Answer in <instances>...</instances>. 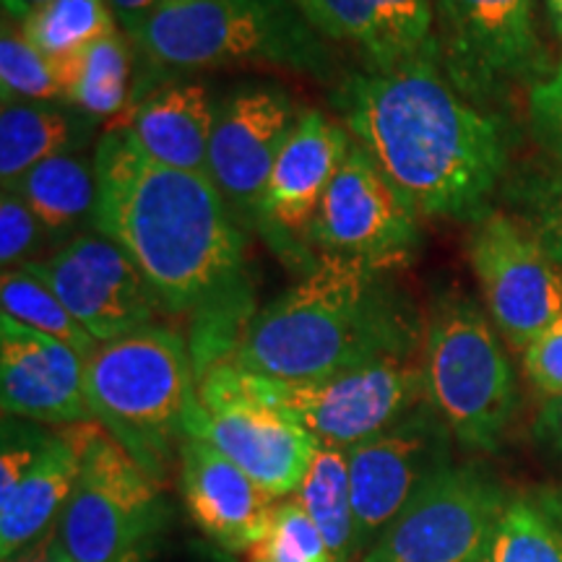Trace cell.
Here are the masks:
<instances>
[{"instance_id": "1", "label": "cell", "mask_w": 562, "mask_h": 562, "mask_svg": "<svg viewBox=\"0 0 562 562\" xmlns=\"http://www.w3.org/2000/svg\"><path fill=\"white\" fill-rule=\"evenodd\" d=\"M344 125L422 216L484 211L508 167V133L448 81L440 55L349 76L334 97Z\"/></svg>"}, {"instance_id": "2", "label": "cell", "mask_w": 562, "mask_h": 562, "mask_svg": "<svg viewBox=\"0 0 562 562\" xmlns=\"http://www.w3.org/2000/svg\"><path fill=\"white\" fill-rule=\"evenodd\" d=\"M94 170V227L128 252L159 311L191 313L224 297L245 240L211 178L159 165L121 125L97 138Z\"/></svg>"}, {"instance_id": "3", "label": "cell", "mask_w": 562, "mask_h": 562, "mask_svg": "<svg viewBox=\"0 0 562 562\" xmlns=\"http://www.w3.org/2000/svg\"><path fill=\"white\" fill-rule=\"evenodd\" d=\"M391 269L318 256L252 318L224 362L252 375L311 381L378 360H414L422 326Z\"/></svg>"}, {"instance_id": "4", "label": "cell", "mask_w": 562, "mask_h": 562, "mask_svg": "<svg viewBox=\"0 0 562 562\" xmlns=\"http://www.w3.org/2000/svg\"><path fill=\"white\" fill-rule=\"evenodd\" d=\"M91 414L161 487L201 409L199 372L178 331L144 326L83 360Z\"/></svg>"}, {"instance_id": "5", "label": "cell", "mask_w": 562, "mask_h": 562, "mask_svg": "<svg viewBox=\"0 0 562 562\" xmlns=\"http://www.w3.org/2000/svg\"><path fill=\"white\" fill-rule=\"evenodd\" d=\"M170 68L277 66L321 74L328 55L294 0H199L159 5L133 34Z\"/></svg>"}, {"instance_id": "6", "label": "cell", "mask_w": 562, "mask_h": 562, "mask_svg": "<svg viewBox=\"0 0 562 562\" xmlns=\"http://www.w3.org/2000/svg\"><path fill=\"white\" fill-rule=\"evenodd\" d=\"M427 404L469 451H495L518 409L508 351L487 313L461 292H442L425 326Z\"/></svg>"}, {"instance_id": "7", "label": "cell", "mask_w": 562, "mask_h": 562, "mask_svg": "<svg viewBox=\"0 0 562 562\" xmlns=\"http://www.w3.org/2000/svg\"><path fill=\"white\" fill-rule=\"evenodd\" d=\"M227 368L245 396L339 451L375 438L427 402L425 368L414 360H378L311 381L252 375L229 362Z\"/></svg>"}, {"instance_id": "8", "label": "cell", "mask_w": 562, "mask_h": 562, "mask_svg": "<svg viewBox=\"0 0 562 562\" xmlns=\"http://www.w3.org/2000/svg\"><path fill=\"white\" fill-rule=\"evenodd\" d=\"M165 524L159 487L100 422L83 425L79 480L58 521L74 562H117L149 547Z\"/></svg>"}, {"instance_id": "9", "label": "cell", "mask_w": 562, "mask_h": 562, "mask_svg": "<svg viewBox=\"0 0 562 562\" xmlns=\"http://www.w3.org/2000/svg\"><path fill=\"white\" fill-rule=\"evenodd\" d=\"M435 32L448 81L480 108L547 74L533 0H438Z\"/></svg>"}, {"instance_id": "10", "label": "cell", "mask_w": 562, "mask_h": 562, "mask_svg": "<svg viewBox=\"0 0 562 562\" xmlns=\"http://www.w3.org/2000/svg\"><path fill=\"white\" fill-rule=\"evenodd\" d=\"M508 497L480 467H446L414 492L362 562H482Z\"/></svg>"}, {"instance_id": "11", "label": "cell", "mask_w": 562, "mask_h": 562, "mask_svg": "<svg viewBox=\"0 0 562 562\" xmlns=\"http://www.w3.org/2000/svg\"><path fill=\"white\" fill-rule=\"evenodd\" d=\"M469 263L497 334L513 349H526L562 318V266L529 224L484 209L472 220Z\"/></svg>"}, {"instance_id": "12", "label": "cell", "mask_w": 562, "mask_h": 562, "mask_svg": "<svg viewBox=\"0 0 562 562\" xmlns=\"http://www.w3.org/2000/svg\"><path fill=\"white\" fill-rule=\"evenodd\" d=\"M419 216L375 159L360 144H351L347 161L323 195L307 245L321 256L360 258L393 269L419 248Z\"/></svg>"}, {"instance_id": "13", "label": "cell", "mask_w": 562, "mask_h": 562, "mask_svg": "<svg viewBox=\"0 0 562 562\" xmlns=\"http://www.w3.org/2000/svg\"><path fill=\"white\" fill-rule=\"evenodd\" d=\"M199 398L201 409L193 419L191 438L211 442L271 497H286L300 490L318 451V440L311 432L245 396L232 383L227 362L203 372Z\"/></svg>"}, {"instance_id": "14", "label": "cell", "mask_w": 562, "mask_h": 562, "mask_svg": "<svg viewBox=\"0 0 562 562\" xmlns=\"http://www.w3.org/2000/svg\"><path fill=\"white\" fill-rule=\"evenodd\" d=\"M448 427L430 404L406 414L375 438L349 448V484L355 505L360 562L414 492L448 463Z\"/></svg>"}, {"instance_id": "15", "label": "cell", "mask_w": 562, "mask_h": 562, "mask_svg": "<svg viewBox=\"0 0 562 562\" xmlns=\"http://www.w3.org/2000/svg\"><path fill=\"white\" fill-rule=\"evenodd\" d=\"M70 315L100 344L151 326L157 294L121 245L104 235H79L47 261H30Z\"/></svg>"}, {"instance_id": "16", "label": "cell", "mask_w": 562, "mask_h": 562, "mask_svg": "<svg viewBox=\"0 0 562 562\" xmlns=\"http://www.w3.org/2000/svg\"><path fill=\"white\" fill-rule=\"evenodd\" d=\"M297 117L292 97L269 83L240 87L216 104L209 178L245 224L256 227L261 195Z\"/></svg>"}, {"instance_id": "17", "label": "cell", "mask_w": 562, "mask_h": 562, "mask_svg": "<svg viewBox=\"0 0 562 562\" xmlns=\"http://www.w3.org/2000/svg\"><path fill=\"white\" fill-rule=\"evenodd\" d=\"M351 144L355 138L347 125L331 121L321 110H300L258 206L256 227L279 252L294 250L311 261V256L300 250V240L307 245L323 195L347 161Z\"/></svg>"}, {"instance_id": "18", "label": "cell", "mask_w": 562, "mask_h": 562, "mask_svg": "<svg viewBox=\"0 0 562 562\" xmlns=\"http://www.w3.org/2000/svg\"><path fill=\"white\" fill-rule=\"evenodd\" d=\"M0 404L5 417L42 425L97 422L79 351L11 315H0Z\"/></svg>"}, {"instance_id": "19", "label": "cell", "mask_w": 562, "mask_h": 562, "mask_svg": "<svg viewBox=\"0 0 562 562\" xmlns=\"http://www.w3.org/2000/svg\"><path fill=\"white\" fill-rule=\"evenodd\" d=\"M323 40L349 45L368 70L440 55L430 0H294Z\"/></svg>"}, {"instance_id": "20", "label": "cell", "mask_w": 562, "mask_h": 562, "mask_svg": "<svg viewBox=\"0 0 562 562\" xmlns=\"http://www.w3.org/2000/svg\"><path fill=\"white\" fill-rule=\"evenodd\" d=\"M180 490L193 524L227 552H248L269 529L273 497L201 438L180 451Z\"/></svg>"}, {"instance_id": "21", "label": "cell", "mask_w": 562, "mask_h": 562, "mask_svg": "<svg viewBox=\"0 0 562 562\" xmlns=\"http://www.w3.org/2000/svg\"><path fill=\"white\" fill-rule=\"evenodd\" d=\"M214 125L216 104L209 89L199 81H170L133 104L121 128L159 165L209 178Z\"/></svg>"}, {"instance_id": "22", "label": "cell", "mask_w": 562, "mask_h": 562, "mask_svg": "<svg viewBox=\"0 0 562 562\" xmlns=\"http://www.w3.org/2000/svg\"><path fill=\"white\" fill-rule=\"evenodd\" d=\"M83 425L47 435L45 446L11 497L0 501V558L11 562L58 526L83 453Z\"/></svg>"}, {"instance_id": "23", "label": "cell", "mask_w": 562, "mask_h": 562, "mask_svg": "<svg viewBox=\"0 0 562 562\" xmlns=\"http://www.w3.org/2000/svg\"><path fill=\"white\" fill-rule=\"evenodd\" d=\"M97 117L55 102H3L0 110V180L11 191L26 172L60 154L81 151Z\"/></svg>"}, {"instance_id": "24", "label": "cell", "mask_w": 562, "mask_h": 562, "mask_svg": "<svg viewBox=\"0 0 562 562\" xmlns=\"http://www.w3.org/2000/svg\"><path fill=\"white\" fill-rule=\"evenodd\" d=\"M11 191L34 211L45 235H66L81 222H94V159H83L79 151L60 154L26 172Z\"/></svg>"}, {"instance_id": "25", "label": "cell", "mask_w": 562, "mask_h": 562, "mask_svg": "<svg viewBox=\"0 0 562 562\" xmlns=\"http://www.w3.org/2000/svg\"><path fill=\"white\" fill-rule=\"evenodd\" d=\"M294 501L318 526L334 562H360L347 451L318 446Z\"/></svg>"}, {"instance_id": "26", "label": "cell", "mask_w": 562, "mask_h": 562, "mask_svg": "<svg viewBox=\"0 0 562 562\" xmlns=\"http://www.w3.org/2000/svg\"><path fill=\"white\" fill-rule=\"evenodd\" d=\"M81 58H50L21 30L3 26L0 37V89L3 102H55L68 104L76 83L81 79Z\"/></svg>"}, {"instance_id": "27", "label": "cell", "mask_w": 562, "mask_h": 562, "mask_svg": "<svg viewBox=\"0 0 562 562\" xmlns=\"http://www.w3.org/2000/svg\"><path fill=\"white\" fill-rule=\"evenodd\" d=\"M0 305H3V315H11L13 321L24 323L34 331H42L68 344L70 349L79 351L83 360L100 347V341L70 315L53 286L40 273H34L30 266L3 271V279H0Z\"/></svg>"}, {"instance_id": "28", "label": "cell", "mask_w": 562, "mask_h": 562, "mask_svg": "<svg viewBox=\"0 0 562 562\" xmlns=\"http://www.w3.org/2000/svg\"><path fill=\"white\" fill-rule=\"evenodd\" d=\"M112 32L110 0H50L21 21V34L50 58H79Z\"/></svg>"}, {"instance_id": "29", "label": "cell", "mask_w": 562, "mask_h": 562, "mask_svg": "<svg viewBox=\"0 0 562 562\" xmlns=\"http://www.w3.org/2000/svg\"><path fill=\"white\" fill-rule=\"evenodd\" d=\"M128 81L131 47L121 32H112L83 53L81 79L70 97V108L97 121L121 115L128 104Z\"/></svg>"}, {"instance_id": "30", "label": "cell", "mask_w": 562, "mask_h": 562, "mask_svg": "<svg viewBox=\"0 0 562 562\" xmlns=\"http://www.w3.org/2000/svg\"><path fill=\"white\" fill-rule=\"evenodd\" d=\"M482 562H562V537L533 501H508Z\"/></svg>"}, {"instance_id": "31", "label": "cell", "mask_w": 562, "mask_h": 562, "mask_svg": "<svg viewBox=\"0 0 562 562\" xmlns=\"http://www.w3.org/2000/svg\"><path fill=\"white\" fill-rule=\"evenodd\" d=\"M248 562H334L318 526L297 501L273 505L269 529L248 550Z\"/></svg>"}, {"instance_id": "32", "label": "cell", "mask_w": 562, "mask_h": 562, "mask_svg": "<svg viewBox=\"0 0 562 562\" xmlns=\"http://www.w3.org/2000/svg\"><path fill=\"white\" fill-rule=\"evenodd\" d=\"M42 237H45V229L24 199L13 191H3V199H0V263H3V271L19 269V263L24 266L26 256L37 248Z\"/></svg>"}, {"instance_id": "33", "label": "cell", "mask_w": 562, "mask_h": 562, "mask_svg": "<svg viewBox=\"0 0 562 562\" xmlns=\"http://www.w3.org/2000/svg\"><path fill=\"white\" fill-rule=\"evenodd\" d=\"M529 115L537 138L562 165V63L529 91Z\"/></svg>"}, {"instance_id": "34", "label": "cell", "mask_w": 562, "mask_h": 562, "mask_svg": "<svg viewBox=\"0 0 562 562\" xmlns=\"http://www.w3.org/2000/svg\"><path fill=\"white\" fill-rule=\"evenodd\" d=\"M524 372L547 398L562 393V318L552 323L524 351Z\"/></svg>"}, {"instance_id": "35", "label": "cell", "mask_w": 562, "mask_h": 562, "mask_svg": "<svg viewBox=\"0 0 562 562\" xmlns=\"http://www.w3.org/2000/svg\"><path fill=\"white\" fill-rule=\"evenodd\" d=\"M47 435L26 430L19 425H3V453H0V501L13 495L26 472L34 467L37 456L45 446Z\"/></svg>"}, {"instance_id": "36", "label": "cell", "mask_w": 562, "mask_h": 562, "mask_svg": "<svg viewBox=\"0 0 562 562\" xmlns=\"http://www.w3.org/2000/svg\"><path fill=\"white\" fill-rule=\"evenodd\" d=\"M526 224L533 235L542 240L550 256L562 266V186H542L531 188L524 199Z\"/></svg>"}, {"instance_id": "37", "label": "cell", "mask_w": 562, "mask_h": 562, "mask_svg": "<svg viewBox=\"0 0 562 562\" xmlns=\"http://www.w3.org/2000/svg\"><path fill=\"white\" fill-rule=\"evenodd\" d=\"M533 438L550 453L562 456V393L544 398L542 409L533 419Z\"/></svg>"}, {"instance_id": "38", "label": "cell", "mask_w": 562, "mask_h": 562, "mask_svg": "<svg viewBox=\"0 0 562 562\" xmlns=\"http://www.w3.org/2000/svg\"><path fill=\"white\" fill-rule=\"evenodd\" d=\"M110 5L123 30L133 37L151 19V13L159 9L161 0H110Z\"/></svg>"}, {"instance_id": "39", "label": "cell", "mask_w": 562, "mask_h": 562, "mask_svg": "<svg viewBox=\"0 0 562 562\" xmlns=\"http://www.w3.org/2000/svg\"><path fill=\"white\" fill-rule=\"evenodd\" d=\"M11 562H74V558H70L66 547H63L58 537V526H55V529L47 531L40 542L26 547V550L16 554Z\"/></svg>"}, {"instance_id": "40", "label": "cell", "mask_w": 562, "mask_h": 562, "mask_svg": "<svg viewBox=\"0 0 562 562\" xmlns=\"http://www.w3.org/2000/svg\"><path fill=\"white\" fill-rule=\"evenodd\" d=\"M537 508L544 513L547 521L554 526V531L562 537V490H544L533 497Z\"/></svg>"}, {"instance_id": "41", "label": "cell", "mask_w": 562, "mask_h": 562, "mask_svg": "<svg viewBox=\"0 0 562 562\" xmlns=\"http://www.w3.org/2000/svg\"><path fill=\"white\" fill-rule=\"evenodd\" d=\"M45 3H50V0H3V9L9 16L24 21L30 13L42 9Z\"/></svg>"}, {"instance_id": "42", "label": "cell", "mask_w": 562, "mask_h": 562, "mask_svg": "<svg viewBox=\"0 0 562 562\" xmlns=\"http://www.w3.org/2000/svg\"><path fill=\"white\" fill-rule=\"evenodd\" d=\"M547 9H550V19L554 24V30L562 37V0H547Z\"/></svg>"}, {"instance_id": "43", "label": "cell", "mask_w": 562, "mask_h": 562, "mask_svg": "<svg viewBox=\"0 0 562 562\" xmlns=\"http://www.w3.org/2000/svg\"><path fill=\"white\" fill-rule=\"evenodd\" d=\"M146 554H149V547H144V550H136V552L125 554V558L117 560V562H144Z\"/></svg>"}, {"instance_id": "44", "label": "cell", "mask_w": 562, "mask_h": 562, "mask_svg": "<svg viewBox=\"0 0 562 562\" xmlns=\"http://www.w3.org/2000/svg\"><path fill=\"white\" fill-rule=\"evenodd\" d=\"M180 5V3H199V0H161V5Z\"/></svg>"}]
</instances>
